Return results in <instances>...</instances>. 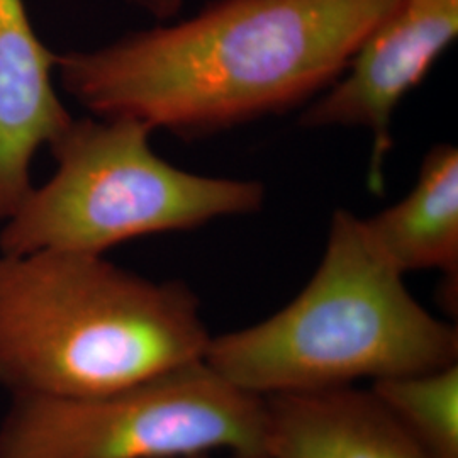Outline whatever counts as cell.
Here are the masks:
<instances>
[{"mask_svg":"<svg viewBox=\"0 0 458 458\" xmlns=\"http://www.w3.org/2000/svg\"><path fill=\"white\" fill-rule=\"evenodd\" d=\"M399 0H214L196 16L58 55L96 117L204 138L312 102Z\"/></svg>","mask_w":458,"mask_h":458,"instance_id":"cell-1","label":"cell"},{"mask_svg":"<svg viewBox=\"0 0 458 458\" xmlns=\"http://www.w3.org/2000/svg\"><path fill=\"white\" fill-rule=\"evenodd\" d=\"M213 335L194 291L73 251L0 253V393L114 391L204 360Z\"/></svg>","mask_w":458,"mask_h":458,"instance_id":"cell-2","label":"cell"},{"mask_svg":"<svg viewBox=\"0 0 458 458\" xmlns=\"http://www.w3.org/2000/svg\"><path fill=\"white\" fill-rule=\"evenodd\" d=\"M204 361L260 397L352 387L458 361V329L421 306L363 219L338 209L308 285L257 325L213 336Z\"/></svg>","mask_w":458,"mask_h":458,"instance_id":"cell-3","label":"cell"},{"mask_svg":"<svg viewBox=\"0 0 458 458\" xmlns=\"http://www.w3.org/2000/svg\"><path fill=\"white\" fill-rule=\"evenodd\" d=\"M151 132L130 117L72 119L49 145L55 175L2 223L0 253L104 255L143 236L262 209V182L182 170L153 151Z\"/></svg>","mask_w":458,"mask_h":458,"instance_id":"cell-4","label":"cell"},{"mask_svg":"<svg viewBox=\"0 0 458 458\" xmlns=\"http://www.w3.org/2000/svg\"><path fill=\"white\" fill-rule=\"evenodd\" d=\"M265 399L204 360L114 391L11 399L0 458H175L263 454Z\"/></svg>","mask_w":458,"mask_h":458,"instance_id":"cell-5","label":"cell"},{"mask_svg":"<svg viewBox=\"0 0 458 458\" xmlns=\"http://www.w3.org/2000/svg\"><path fill=\"white\" fill-rule=\"evenodd\" d=\"M458 38V0H399L365 38L344 75L301 114L304 128H360L372 136L369 189L386 187L391 124L403 98Z\"/></svg>","mask_w":458,"mask_h":458,"instance_id":"cell-6","label":"cell"},{"mask_svg":"<svg viewBox=\"0 0 458 458\" xmlns=\"http://www.w3.org/2000/svg\"><path fill=\"white\" fill-rule=\"evenodd\" d=\"M56 62L34 31L24 0H0V223L31 192L38 149L72 123L51 81Z\"/></svg>","mask_w":458,"mask_h":458,"instance_id":"cell-7","label":"cell"},{"mask_svg":"<svg viewBox=\"0 0 458 458\" xmlns=\"http://www.w3.org/2000/svg\"><path fill=\"white\" fill-rule=\"evenodd\" d=\"M263 399L268 458H428L369 387Z\"/></svg>","mask_w":458,"mask_h":458,"instance_id":"cell-8","label":"cell"},{"mask_svg":"<svg viewBox=\"0 0 458 458\" xmlns=\"http://www.w3.org/2000/svg\"><path fill=\"white\" fill-rule=\"evenodd\" d=\"M382 255L403 274L438 270L448 306L457 297L458 149L435 145L423 158L420 177L393 208L363 219Z\"/></svg>","mask_w":458,"mask_h":458,"instance_id":"cell-9","label":"cell"},{"mask_svg":"<svg viewBox=\"0 0 458 458\" xmlns=\"http://www.w3.org/2000/svg\"><path fill=\"white\" fill-rule=\"evenodd\" d=\"M428 458H458V361L369 384Z\"/></svg>","mask_w":458,"mask_h":458,"instance_id":"cell-10","label":"cell"},{"mask_svg":"<svg viewBox=\"0 0 458 458\" xmlns=\"http://www.w3.org/2000/svg\"><path fill=\"white\" fill-rule=\"evenodd\" d=\"M130 2L160 21L174 19L181 13L183 5V0H130Z\"/></svg>","mask_w":458,"mask_h":458,"instance_id":"cell-11","label":"cell"},{"mask_svg":"<svg viewBox=\"0 0 458 458\" xmlns=\"http://www.w3.org/2000/svg\"><path fill=\"white\" fill-rule=\"evenodd\" d=\"M175 458H268L265 454H245V452H226V454H200V455H185Z\"/></svg>","mask_w":458,"mask_h":458,"instance_id":"cell-12","label":"cell"}]
</instances>
